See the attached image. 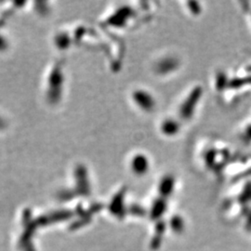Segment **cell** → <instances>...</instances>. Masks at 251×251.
<instances>
[{
    "label": "cell",
    "instance_id": "obj_1",
    "mask_svg": "<svg viewBox=\"0 0 251 251\" xmlns=\"http://www.w3.org/2000/svg\"><path fill=\"white\" fill-rule=\"evenodd\" d=\"M135 101L141 106V107L150 110L153 107V100L152 97L144 91H137L134 93Z\"/></svg>",
    "mask_w": 251,
    "mask_h": 251
},
{
    "label": "cell",
    "instance_id": "obj_3",
    "mask_svg": "<svg viewBox=\"0 0 251 251\" xmlns=\"http://www.w3.org/2000/svg\"><path fill=\"white\" fill-rule=\"evenodd\" d=\"M198 98H199V90L198 89V90H196L193 93V96L190 99L186 100L185 104L183 105V108L181 109V111H182L181 113H183V115H185V116H189L192 113L194 107H195V105L192 104V100L193 101H197V100H198Z\"/></svg>",
    "mask_w": 251,
    "mask_h": 251
},
{
    "label": "cell",
    "instance_id": "obj_2",
    "mask_svg": "<svg viewBox=\"0 0 251 251\" xmlns=\"http://www.w3.org/2000/svg\"><path fill=\"white\" fill-rule=\"evenodd\" d=\"M131 168L137 174H144L148 169V161L146 159V157H144V155L139 154L136 155L131 164Z\"/></svg>",
    "mask_w": 251,
    "mask_h": 251
},
{
    "label": "cell",
    "instance_id": "obj_4",
    "mask_svg": "<svg viewBox=\"0 0 251 251\" xmlns=\"http://www.w3.org/2000/svg\"><path fill=\"white\" fill-rule=\"evenodd\" d=\"M162 129L167 135H173L178 131L179 125L177 124L176 121L167 120L162 126Z\"/></svg>",
    "mask_w": 251,
    "mask_h": 251
}]
</instances>
